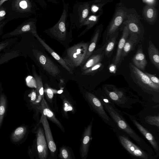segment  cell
Returning a JSON list of instances; mask_svg holds the SVG:
<instances>
[{
	"label": "cell",
	"instance_id": "83f0119b",
	"mask_svg": "<svg viewBox=\"0 0 159 159\" xmlns=\"http://www.w3.org/2000/svg\"><path fill=\"white\" fill-rule=\"evenodd\" d=\"M7 108V98L5 94L3 92L2 84L1 82H0V129L2 126Z\"/></svg>",
	"mask_w": 159,
	"mask_h": 159
},
{
	"label": "cell",
	"instance_id": "484cf974",
	"mask_svg": "<svg viewBox=\"0 0 159 159\" xmlns=\"http://www.w3.org/2000/svg\"><path fill=\"white\" fill-rule=\"evenodd\" d=\"M32 72L34 77L36 84V92L37 95L36 103L41 102L42 99L44 98V90L43 85L41 77L39 75L35 70L34 65L32 66Z\"/></svg>",
	"mask_w": 159,
	"mask_h": 159
},
{
	"label": "cell",
	"instance_id": "277c9868",
	"mask_svg": "<svg viewBox=\"0 0 159 159\" xmlns=\"http://www.w3.org/2000/svg\"><path fill=\"white\" fill-rule=\"evenodd\" d=\"M103 92L115 104L122 108L130 109L132 105L142 102L136 97H133L126 94L121 90L110 84L104 85Z\"/></svg>",
	"mask_w": 159,
	"mask_h": 159
},
{
	"label": "cell",
	"instance_id": "b9f144b4",
	"mask_svg": "<svg viewBox=\"0 0 159 159\" xmlns=\"http://www.w3.org/2000/svg\"><path fill=\"white\" fill-rule=\"evenodd\" d=\"M30 102L33 104L36 103V101L37 99V95L36 90L33 89L32 90L30 94Z\"/></svg>",
	"mask_w": 159,
	"mask_h": 159
},
{
	"label": "cell",
	"instance_id": "d6986e66",
	"mask_svg": "<svg viewBox=\"0 0 159 159\" xmlns=\"http://www.w3.org/2000/svg\"><path fill=\"white\" fill-rule=\"evenodd\" d=\"M106 44L96 51H94L84 64L81 65V70L82 71L94 65L101 62L104 55V48Z\"/></svg>",
	"mask_w": 159,
	"mask_h": 159
},
{
	"label": "cell",
	"instance_id": "9c48e42d",
	"mask_svg": "<svg viewBox=\"0 0 159 159\" xmlns=\"http://www.w3.org/2000/svg\"><path fill=\"white\" fill-rule=\"evenodd\" d=\"M141 19L140 16L135 9L128 8L126 18L121 25H126L129 35L136 37L139 42L142 40L145 33L144 27L141 22Z\"/></svg>",
	"mask_w": 159,
	"mask_h": 159
},
{
	"label": "cell",
	"instance_id": "d590c367",
	"mask_svg": "<svg viewBox=\"0 0 159 159\" xmlns=\"http://www.w3.org/2000/svg\"><path fill=\"white\" fill-rule=\"evenodd\" d=\"M59 157L62 159H72L71 152L66 147L62 146L60 148Z\"/></svg>",
	"mask_w": 159,
	"mask_h": 159
},
{
	"label": "cell",
	"instance_id": "836d02e7",
	"mask_svg": "<svg viewBox=\"0 0 159 159\" xmlns=\"http://www.w3.org/2000/svg\"><path fill=\"white\" fill-rule=\"evenodd\" d=\"M63 101L62 112L63 115L66 117H68L67 112L71 111L74 112L73 107L70 101L63 94L61 95Z\"/></svg>",
	"mask_w": 159,
	"mask_h": 159
},
{
	"label": "cell",
	"instance_id": "5b68a950",
	"mask_svg": "<svg viewBox=\"0 0 159 159\" xmlns=\"http://www.w3.org/2000/svg\"><path fill=\"white\" fill-rule=\"evenodd\" d=\"M131 77L133 81L144 91L153 96H158L159 86L152 82L148 76L132 63L129 65Z\"/></svg>",
	"mask_w": 159,
	"mask_h": 159
},
{
	"label": "cell",
	"instance_id": "4316f807",
	"mask_svg": "<svg viewBox=\"0 0 159 159\" xmlns=\"http://www.w3.org/2000/svg\"><path fill=\"white\" fill-rule=\"evenodd\" d=\"M148 53L151 62L159 70V51L151 40H149L148 42Z\"/></svg>",
	"mask_w": 159,
	"mask_h": 159
},
{
	"label": "cell",
	"instance_id": "f6af8a7d",
	"mask_svg": "<svg viewBox=\"0 0 159 159\" xmlns=\"http://www.w3.org/2000/svg\"><path fill=\"white\" fill-rule=\"evenodd\" d=\"M8 0H0V7L2 6L4 2Z\"/></svg>",
	"mask_w": 159,
	"mask_h": 159
},
{
	"label": "cell",
	"instance_id": "ffe728a7",
	"mask_svg": "<svg viewBox=\"0 0 159 159\" xmlns=\"http://www.w3.org/2000/svg\"><path fill=\"white\" fill-rule=\"evenodd\" d=\"M103 27V26L102 23L96 27L90 42L89 43L86 54L81 66L84 63L94 51L98 41L101 35Z\"/></svg>",
	"mask_w": 159,
	"mask_h": 159
},
{
	"label": "cell",
	"instance_id": "5bb4252c",
	"mask_svg": "<svg viewBox=\"0 0 159 159\" xmlns=\"http://www.w3.org/2000/svg\"><path fill=\"white\" fill-rule=\"evenodd\" d=\"M123 112L127 115L138 130L150 143L156 153L155 157H157L159 153V146L154 136L138 121L134 116L125 112Z\"/></svg>",
	"mask_w": 159,
	"mask_h": 159
},
{
	"label": "cell",
	"instance_id": "30bf717a",
	"mask_svg": "<svg viewBox=\"0 0 159 159\" xmlns=\"http://www.w3.org/2000/svg\"><path fill=\"white\" fill-rule=\"evenodd\" d=\"M89 43L80 42L68 48L63 58L73 69L80 66L86 54Z\"/></svg>",
	"mask_w": 159,
	"mask_h": 159
},
{
	"label": "cell",
	"instance_id": "d4e9b609",
	"mask_svg": "<svg viewBox=\"0 0 159 159\" xmlns=\"http://www.w3.org/2000/svg\"><path fill=\"white\" fill-rule=\"evenodd\" d=\"M139 42L136 37L129 35V37L127 38L123 48L120 58V63L123 60L124 57L126 56L131 51H133L135 46Z\"/></svg>",
	"mask_w": 159,
	"mask_h": 159
},
{
	"label": "cell",
	"instance_id": "6da1fadb",
	"mask_svg": "<svg viewBox=\"0 0 159 159\" xmlns=\"http://www.w3.org/2000/svg\"><path fill=\"white\" fill-rule=\"evenodd\" d=\"M6 10L9 21L14 19L40 18L43 16L36 0H8L2 5Z\"/></svg>",
	"mask_w": 159,
	"mask_h": 159
},
{
	"label": "cell",
	"instance_id": "52a82bcc",
	"mask_svg": "<svg viewBox=\"0 0 159 159\" xmlns=\"http://www.w3.org/2000/svg\"><path fill=\"white\" fill-rule=\"evenodd\" d=\"M114 132L122 146L132 157L142 159L154 158L152 154L132 142L129 139V137L124 131L117 129Z\"/></svg>",
	"mask_w": 159,
	"mask_h": 159
},
{
	"label": "cell",
	"instance_id": "f35d334b",
	"mask_svg": "<svg viewBox=\"0 0 159 159\" xmlns=\"http://www.w3.org/2000/svg\"><path fill=\"white\" fill-rule=\"evenodd\" d=\"M43 90L48 100L51 102L52 101L54 94L59 93L57 90L50 88L47 85H45Z\"/></svg>",
	"mask_w": 159,
	"mask_h": 159
},
{
	"label": "cell",
	"instance_id": "8d00e7d4",
	"mask_svg": "<svg viewBox=\"0 0 159 159\" xmlns=\"http://www.w3.org/2000/svg\"><path fill=\"white\" fill-rule=\"evenodd\" d=\"M146 122L149 125L155 126L159 128V115L148 116L145 118Z\"/></svg>",
	"mask_w": 159,
	"mask_h": 159
},
{
	"label": "cell",
	"instance_id": "e575fe53",
	"mask_svg": "<svg viewBox=\"0 0 159 159\" xmlns=\"http://www.w3.org/2000/svg\"><path fill=\"white\" fill-rule=\"evenodd\" d=\"M103 67L104 66L102 63L100 62L82 71L81 75H93L102 70Z\"/></svg>",
	"mask_w": 159,
	"mask_h": 159
},
{
	"label": "cell",
	"instance_id": "1f68e13d",
	"mask_svg": "<svg viewBox=\"0 0 159 159\" xmlns=\"http://www.w3.org/2000/svg\"><path fill=\"white\" fill-rule=\"evenodd\" d=\"M18 39V37H15L5 39L0 42V54L14 45Z\"/></svg>",
	"mask_w": 159,
	"mask_h": 159
},
{
	"label": "cell",
	"instance_id": "7a4b0ae2",
	"mask_svg": "<svg viewBox=\"0 0 159 159\" xmlns=\"http://www.w3.org/2000/svg\"><path fill=\"white\" fill-rule=\"evenodd\" d=\"M102 104L106 111L117 128L132 139L140 147L152 155L153 152L151 148L130 126L123 116L122 112L116 107L115 104Z\"/></svg>",
	"mask_w": 159,
	"mask_h": 159
},
{
	"label": "cell",
	"instance_id": "f546056e",
	"mask_svg": "<svg viewBox=\"0 0 159 159\" xmlns=\"http://www.w3.org/2000/svg\"><path fill=\"white\" fill-rule=\"evenodd\" d=\"M102 15L100 14L97 15L90 14L85 21L83 26H86V28L78 35L80 37L85 34L88 31L92 28L97 24L99 22L100 17Z\"/></svg>",
	"mask_w": 159,
	"mask_h": 159
},
{
	"label": "cell",
	"instance_id": "8fae6325",
	"mask_svg": "<svg viewBox=\"0 0 159 159\" xmlns=\"http://www.w3.org/2000/svg\"><path fill=\"white\" fill-rule=\"evenodd\" d=\"M85 99L93 110L114 131L118 129L112 120L108 115L103 105L99 99L94 94L89 92L85 94Z\"/></svg>",
	"mask_w": 159,
	"mask_h": 159
},
{
	"label": "cell",
	"instance_id": "7c38bea8",
	"mask_svg": "<svg viewBox=\"0 0 159 159\" xmlns=\"http://www.w3.org/2000/svg\"><path fill=\"white\" fill-rule=\"evenodd\" d=\"M37 18H29L13 30L3 34L1 39H5L15 37H19L27 33H30L35 37L38 35L36 29Z\"/></svg>",
	"mask_w": 159,
	"mask_h": 159
},
{
	"label": "cell",
	"instance_id": "4dcf8cb0",
	"mask_svg": "<svg viewBox=\"0 0 159 159\" xmlns=\"http://www.w3.org/2000/svg\"><path fill=\"white\" fill-rule=\"evenodd\" d=\"M27 131L26 127L20 126L16 128L11 134L10 138L12 142L17 143L20 141L25 137Z\"/></svg>",
	"mask_w": 159,
	"mask_h": 159
},
{
	"label": "cell",
	"instance_id": "7402d4cb",
	"mask_svg": "<svg viewBox=\"0 0 159 159\" xmlns=\"http://www.w3.org/2000/svg\"><path fill=\"white\" fill-rule=\"evenodd\" d=\"M36 37L41 44L47 50V51L52 56L61 66L68 71L70 73L72 74L73 70L68 64L64 60L63 58L60 57L41 38L39 35H37Z\"/></svg>",
	"mask_w": 159,
	"mask_h": 159
},
{
	"label": "cell",
	"instance_id": "ba28073f",
	"mask_svg": "<svg viewBox=\"0 0 159 159\" xmlns=\"http://www.w3.org/2000/svg\"><path fill=\"white\" fill-rule=\"evenodd\" d=\"M127 9L120 2L116 4L112 17L102 35L103 44L111 36L119 30L126 18Z\"/></svg>",
	"mask_w": 159,
	"mask_h": 159
},
{
	"label": "cell",
	"instance_id": "9a60e30c",
	"mask_svg": "<svg viewBox=\"0 0 159 159\" xmlns=\"http://www.w3.org/2000/svg\"><path fill=\"white\" fill-rule=\"evenodd\" d=\"M93 118L89 124L85 128L81 139L80 153L82 159H86L88 155L90 144L92 140V131Z\"/></svg>",
	"mask_w": 159,
	"mask_h": 159
},
{
	"label": "cell",
	"instance_id": "e0dca14e",
	"mask_svg": "<svg viewBox=\"0 0 159 159\" xmlns=\"http://www.w3.org/2000/svg\"><path fill=\"white\" fill-rule=\"evenodd\" d=\"M39 123H42L43 125L48 147L52 156L53 157L57 150V147L54 141L47 118L43 113L42 114Z\"/></svg>",
	"mask_w": 159,
	"mask_h": 159
},
{
	"label": "cell",
	"instance_id": "ab89813d",
	"mask_svg": "<svg viewBox=\"0 0 159 159\" xmlns=\"http://www.w3.org/2000/svg\"><path fill=\"white\" fill-rule=\"evenodd\" d=\"M144 73L148 76L152 82L159 86V79L156 75L147 72H144Z\"/></svg>",
	"mask_w": 159,
	"mask_h": 159
},
{
	"label": "cell",
	"instance_id": "603a6c76",
	"mask_svg": "<svg viewBox=\"0 0 159 159\" xmlns=\"http://www.w3.org/2000/svg\"><path fill=\"white\" fill-rule=\"evenodd\" d=\"M133 65L140 70H144L148 62L144 53L142 45H139L137 51L132 58Z\"/></svg>",
	"mask_w": 159,
	"mask_h": 159
},
{
	"label": "cell",
	"instance_id": "f1b7e54d",
	"mask_svg": "<svg viewBox=\"0 0 159 159\" xmlns=\"http://www.w3.org/2000/svg\"><path fill=\"white\" fill-rule=\"evenodd\" d=\"M119 32V30L116 32L111 36L105 43L106 45L104 48V54L108 58L110 57L112 54Z\"/></svg>",
	"mask_w": 159,
	"mask_h": 159
},
{
	"label": "cell",
	"instance_id": "7bdbcfd3",
	"mask_svg": "<svg viewBox=\"0 0 159 159\" xmlns=\"http://www.w3.org/2000/svg\"><path fill=\"white\" fill-rule=\"evenodd\" d=\"M9 21L5 20L0 22V36L3 34V30L4 26Z\"/></svg>",
	"mask_w": 159,
	"mask_h": 159
},
{
	"label": "cell",
	"instance_id": "60d3db41",
	"mask_svg": "<svg viewBox=\"0 0 159 159\" xmlns=\"http://www.w3.org/2000/svg\"><path fill=\"white\" fill-rule=\"evenodd\" d=\"M7 12L6 9L2 6L0 7V22L6 20Z\"/></svg>",
	"mask_w": 159,
	"mask_h": 159
},
{
	"label": "cell",
	"instance_id": "bcb514c9",
	"mask_svg": "<svg viewBox=\"0 0 159 159\" xmlns=\"http://www.w3.org/2000/svg\"></svg>",
	"mask_w": 159,
	"mask_h": 159
},
{
	"label": "cell",
	"instance_id": "44dd1931",
	"mask_svg": "<svg viewBox=\"0 0 159 159\" xmlns=\"http://www.w3.org/2000/svg\"><path fill=\"white\" fill-rule=\"evenodd\" d=\"M158 14V10L154 6L147 4L143 8L142 15L143 18L150 25H154L157 21Z\"/></svg>",
	"mask_w": 159,
	"mask_h": 159
},
{
	"label": "cell",
	"instance_id": "2e32d148",
	"mask_svg": "<svg viewBox=\"0 0 159 159\" xmlns=\"http://www.w3.org/2000/svg\"><path fill=\"white\" fill-rule=\"evenodd\" d=\"M37 147L39 158L46 159L48 156V144L43 129L38 128L36 131Z\"/></svg>",
	"mask_w": 159,
	"mask_h": 159
},
{
	"label": "cell",
	"instance_id": "ee69618b",
	"mask_svg": "<svg viewBox=\"0 0 159 159\" xmlns=\"http://www.w3.org/2000/svg\"><path fill=\"white\" fill-rule=\"evenodd\" d=\"M94 2H101L106 1L109 2H112L113 0H93Z\"/></svg>",
	"mask_w": 159,
	"mask_h": 159
},
{
	"label": "cell",
	"instance_id": "3957f363",
	"mask_svg": "<svg viewBox=\"0 0 159 159\" xmlns=\"http://www.w3.org/2000/svg\"><path fill=\"white\" fill-rule=\"evenodd\" d=\"M63 8L62 14L58 22L51 27L45 30L44 32L48 35L64 45L68 37L71 36L73 29L70 25L69 32L67 27L69 25L68 20L69 17V6L68 2L62 0Z\"/></svg>",
	"mask_w": 159,
	"mask_h": 159
},
{
	"label": "cell",
	"instance_id": "8992f818",
	"mask_svg": "<svg viewBox=\"0 0 159 159\" xmlns=\"http://www.w3.org/2000/svg\"><path fill=\"white\" fill-rule=\"evenodd\" d=\"M92 1L77 2L74 5L72 11L69 13L70 25L73 29H80L90 14V6Z\"/></svg>",
	"mask_w": 159,
	"mask_h": 159
},
{
	"label": "cell",
	"instance_id": "ac0fdd59",
	"mask_svg": "<svg viewBox=\"0 0 159 159\" xmlns=\"http://www.w3.org/2000/svg\"><path fill=\"white\" fill-rule=\"evenodd\" d=\"M119 29L120 30H122V35L118 43L116 54L112 60L113 63L117 66L121 64L120 58L122 52L125 42L129 35V30L126 25H121Z\"/></svg>",
	"mask_w": 159,
	"mask_h": 159
},
{
	"label": "cell",
	"instance_id": "cb8c5ba5",
	"mask_svg": "<svg viewBox=\"0 0 159 159\" xmlns=\"http://www.w3.org/2000/svg\"><path fill=\"white\" fill-rule=\"evenodd\" d=\"M40 103L42 113L47 118L56 124L63 132H65L63 126L50 109L44 98L42 99Z\"/></svg>",
	"mask_w": 159,
	"mask_h": 159
},
{
	"label": "cell",
	"instance_id": "4fadbf2b",
	"mask_svg": "<svg viewBox=\"0 0 159 159\" xmlns=\"http://www.w3.org/2000/svg\"><path fill=\"white\" fill-rule=\"evenodd\" d=\"M32 52L39 63L48 73L54 77L59 75V68L48 56L37 49H33Z\"/></svg>",
	"mask_w": 159,
	"mask_h": 159
},
{
	"label": "cell",
	"instance_id": "d6a6232c",
	"mask_svg": "<svg viewBox=\"0 0 159 159\" xmlns=\"http://www.w3.org/2000/svg\"><path fill=\"white\" fill-rule=\"evenodd\" d=\"M108 3L106 1L94 2L92 0L90 6V14L102 15L103 13V7Z\"/></svg>",
	"mask_w": 159,
	"mask_h": 159
},
{
	"label": "cell",
	"instance_id": "74e56055",
	"mask_svg": "<svg viewBox=\"0 0 159 159\" xmlns=\"http://www.w3.org/2000/svg\"><path fill=\"white\" fill-rule=\"evenodd\" d=\"M42 9L45 11H47L49 5L47 2L58 4L59 3V0H36Z\"/></svg>",
	"mask_w": 159,
	"mask_h": 159
}]
</instances>
